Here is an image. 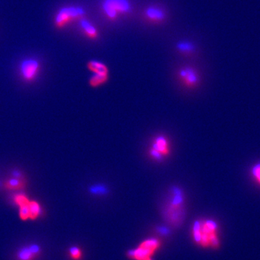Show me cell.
<instances>
[{"label": "cell", "instance_id": "18", "mask_svg": "<svg viewBox=\"0 0 260 260\" xmlns=\"http://www.w3.org/2000/svg\"><path fill=\"white\" fill-rule=\"evenodd\" d=\"M69 256L72 260H81L83 258V250L78 246H72L69 248Z\"/></svg>", "mask_w": 260, "mask_h": 260}, {"label": "cell", "instance_id": "10", "mask_svg": "<svg viewBox=\"0 0 260 260\" xmlns=\"http://www.w3.org/2000/svg\"><path fill=\"white\" fill-rule=\"evenodd\" d=\"M42 253V249L37 244L24 246L18 251V260H35Z\"/></svg>", "mask_w": 260, "mask_h": 260}, {"label": "cell", "instance_id": "2", "mask_svg": "<svg viewBox=\"0 0 260 260\" xmlns=\"http://www.w3.org/2000/svg\"><path fill=\"white\" fill-rule=\"evenodd\" d=\"M190 231L192 241L199 247L213 250L220 247V225L214 219H196Z\"/></svg>", "mask_w": 260, "mask_h": 260}, {"label": "cell", "instance_id": "11", "mask_svg": "<svg viewBox=\"0 0 260 260\" xmlns=\"http://www.w3.org/2000/svg\"><path fill=\"white\" fill-rule=\"evenodd\" d=\"M145 16L150 22L160 24L166 19V15L161 7L153 6L147 8Z\"/></svg>", "mask_w": 260, "mask_h": 260}, {"label": "cell", "instance_id": "8", "mask_svg": "<svg viewBox=\"0 0 260 260\" xmlns=\"http://www.w3.org/2000/svg\"><path fill=\"white\" fill-rule=\"evenodd\" d=\"M40 68V63L36 59H26L20 65V73L25 81H33L39 75Z\"/></svg>", "mask_w": 260, "mask_h": 260}, {"label": "cell", "instance_id": "22", "mask_svg": "<svg viewBox=\"0 0 260 260\" xmlns=\"http://www.w3.org/2000/svg\"><path fill=\"white\" fill-rule=\"evenodd\" d=\"M146 260H153V259H152V258H150V259H146Z\"/></svg>", "mask_w": 260, "mask_h": 260}, {"label": "cell", "instance_id": "20", "mask_svg": "<svg viewBox=\"0 0 260 260\" xmlns=\"http://www.w3.org/2000/svg\"><path fill=\"white\" fill-rule=\"evenodd\" d=\"M251 174H252L255 181L260 184V163H257L252 168Z\"/></svg>", "mask_w": 260, "mask_h": 260}, {"label": "cell", "instance_id": "3", "mask_svg": "<svg viewBox=\"0 0 260 260\" xmlns=\"http://www.w3.org/2000/svg\"><path fill=\"white\" fill-rule=\"evenodd\" d=\"M172 153V144L167 135L158 133L150 139L146 154L150 161L161 163Z\"/></svg>", "mask_w": 260, "mask_h": 260}, {"label": "cell", "instance_id": "6", "mask_svg": "<svg viewBox=\"0 0 260 260\" xmlns=\"http://www.w3.org/2000/svg\"><path fill=\"white\" fill-rule=\"evenodd\" d=\"M101 7L104 16L110 21H116L119 16L128 14L132 8L129 0H104Z\"/></svg>", "mask_w": 260, "mask_h": 260}, {"label": "cell", "instance_id": "17", "mask_svg": "<svg viewBox=\"0 0 260 260\" xmlns=\"http://www.w3.org/2000/svg\"><path fill=\"white\" fill-rule=\"evenodd\" d=\"M176 47L180 53L184 54V55H190L194 50V45L189 42H179Z\"/></svg>", "mask_w": 260, "mask_h": 260}, {"label": "cell", "instance_id": "16", "mask_svg": "<svg viewBox=\"0 0 260 260\" xmlns=\"http://www.w3.org/2000/svg\"><path fill=\"white\" fill-rule=\"evenodd\" d=\"M31 220H36L42 214V207L37 201L30 200L29 204Z\"/></svg>", "mask_w": 260, "mask_h": 260}, {"label": "cell", "instance_id": "1", "mask_svg": "<svg viewBox=\"0 0 260 260\" xmlns=\"http://www.w3.org/2000/svg\"><path fill=\"white\" fill-rule=\"evenodd\" d=\"M162 218L168 226L179 228L185 220L186 196L185 191L178 185L168 188L161 207Z\"/></svg>", "mask_w": 260, "mask_h": 260}, {"label": "cell", "instance_id": "5", "mask_svg": "<svg viewBox=\"0 0 260 260\" xmlns=\"http://www.w3.org/2000/svg\"><path fill=\"white\" fill-rule=\"evenodd\" d=\"M86 11L79 6L64 7L59 10L55 17V24L59 29H63L78 20L84 19Z\"/></svg>", "mask_w": 260, "mask_h": 260}, {"label": "cell", "instance_id": "9", "mask_svg": "<svg viewBox=\"0 0 260 260\" xmlns=\"http://www.w3.org/2000/svg\"><path fill=\"white\" fill-rule=\"evenodd\" d=\"M30 199L25 194L19 193L14 197V202L19 207V215L21 220H27L30 219V210L29 204Z\"/></svg>", "mask_w": 260, "mask_h": 260}, {"label": "cell", "instance_id": "4", "mask_svg": "<svg viewBox=\"0 0 260 260\" xmlns=\"http://www.w3.org/2000/svg\"><path fill=\"white\" fill-rule=\"evenodd\" d=\"M161 239L156 237L146 238L136 248L129 250L127 252V257L132 260L150 259L161 248Z\"/></svg>", "mask_w": 260, "mask_h": 260}, {"label": "cell", "instance_id": "19", "mask_svg": "<svg viewBox=\"0 0 260 260\" xmlns=\"http://www.w3.org/2000/svg\"><path fill=\"white\" fill-rule=\"evenodd\" d=\"M21 186H22L21 181H20L19 178H13V179H10L6 184L7 188L11 189H19Z\"/></svg>", "mask_w": 260, "mask_h": 260}, {"label": "cell", "instance_id": "12", "mask_svg": "<svg viewBox=\"0 0 260 260\" xmlns=\"http://www.w3.org/2000/svg\"><path fill=\"white\" fill-rule=\"evenodd\" d=\"M87 68L93 74L109 75V68L105 64L97 60H91L88 62Z\"/></svg>", "mask_w": 260, "mask_h": 260}, {"label": "cell", "instance_id": "13", "mask_svg": "<svg viewBox=\"0 0 260 260\" xmlns=\"http://www.w3.org/2000/svg\"><path fill=\"white\" fill-rule=\"evenodd\" d=\"M81 27L85 35L89 39H96L99 37V31L97 29L87 20L84 19L81 20Z\"/></svg>", "mask_w": 260, "mask_h": 260}, {"label": "cell", "instance_id": "7", "mask_svg": "<svg viewBox=\"0 0 260 260\" xmlns=\"http://www.w3.org/2000/svg\"><path fill=\"white\" fill-rule=\"evenodd\" d=\"M176 76L180 85L186 89H194L199 86L200 82L198 71L191 66L181 67L178 70Z\"/></svg>", "mask_w": 260, "mask_h": 260}, {"label": "cell", "instance_id": "15", "mask_svg": "<svg viewBox=\"0 0 260 260\" xmlns=\"http://www.w3.org/2000/svg\"><path fill=\"white\" fill-rule=\"evenodd\" d=\"M109 79V75L93 74L89 79V85L93 88L104 86Z\"/></svg>", "mask_w": 260, "mask_h": 260}, {"label": "cell", "instance_id": "21", "mask_svg": "<svg viewBox=\"0 0 260 260\" xmlns=\"http://www.w3.org/2000/svg\"><path fill=\"white\" fill-rule=\"evenodd\" d=\"M13 176H15V178H19V179L20 176H21V173L18 171H14V172H13Z\"/></svg>", "mask_w": 260, "mask_h": 260}, {"label": "cell", "instance_id": "14", "mask_svg": "<svg viewBox=\"0 0 260 260\" xmlns=\"http://www.w3.org/2000/svg\"><path fill=\"white\" fill-rule=\"evenodd\" d=\"M88 192L91 195L96 196V197H104V196L108 195L110 191H109V186L106 184L97 183V184H93L90 186Z\"/></svg>", "mask_w": 260, "mask_h": 260}]
</instances>
